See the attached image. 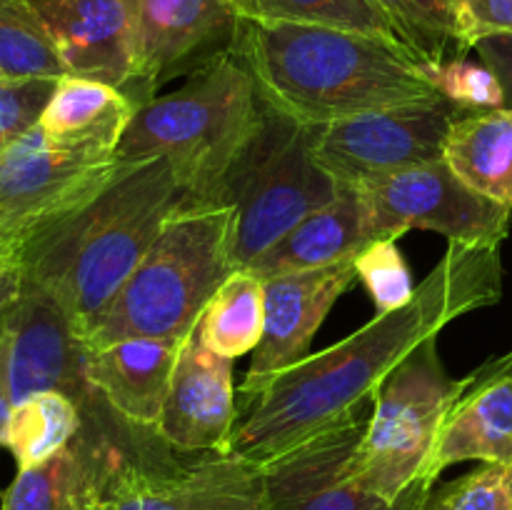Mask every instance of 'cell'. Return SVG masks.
<instances>
[{"label": "cell", "mask_w": 512, "mask_h": 510, "mask_svg": "<svg viewBox=\"0 0 512 510\" xmlns=\"http://www.w3.org/2000/svg\"><path fill=\"white\" fill-rule=\"evenodd\" d=\"M0 73L43 80L68 75L30 0H0Z\"/></svg>", "instance_id": "cell-27"}, {"label": "cell", "mask_w": 512, "mask_h": 510, "mask_svg": "<svg viewBox=\"0 0 512 510\" xmlns=\"http://www.w3.org/2000/svg\"><path fill=\"white\" fill-rule=\"evenodd\" d=\"M183 205L168 158L120 165L113 183L25 260L23 280L48 288L83 338Z\"/></svg>", "instance_id": "cell-3"}, {"label": "cell", "mask_w": 512, "mask_h": 510, "mask_svg": "<svg viewBox=\"0 0 512 510\" xmlns=\"http://www.w3.org/2000/svg\"><path fill=\"white\" fill-rule=\"evenodd\" d=\"M373 405L338 420L260 465L263 510H420L430 488L420 485L400 503L368 493L353 475V458Z\"/></svg>", "instance_id": "cell-12"}, {"label": "cell", "mask_w": 512, "mask_h": 510, "mask_svg": "<svg viewBox=\"0 0 512 510\" xmlns=\"http://www.w3.org/2000/svg\"><path fill=\"white\" fill-rule=\"evenodd\" d=\"M355 273L373 298L378 313L405 308L415 298L413 275L398 248V238L373 240L355 258Z\"/></svg>", "instance_id": "cell-29"}, {"label": "cell", "mask_w": 512, "mask_h": 510, "mask_svg": "<svg viewBox=\"0 0 512 510\" xmlns=\"http://www.w3.org/2000/svg\"><path fill=\"white\" fill-rule=\"evenodd\" d=\"M230 233L233 208L178 210L83 335L85 348L125 338L185 343L220 285L235 273Z\"/></svg>", "instance_id": "cell-5"}, {"label": "cell", "mask_w": 512, "mask_h": 510, "mask_svg": "<svg viewBox=\"0 0 512 510\" xmlns=\"http://www.w3.org/2000/svg\"><path fill=\"white\" fill-rule=\"evenodd\" d=\"M405 45L428 63H440L455 45L458 0H373Z\"/></svg>", "instance_id": "cell-28"}, {"label": "cell", "mask_w": 512, "mask_h": 510, "mask_svg": "<svg viewBox=\"0 0 512 510\" xmlns=\"http://www.w3.org/2000/svg\"><path fill=\"white\" fill-rule=\"evenodd\" d=\"M20 285H23V273H20V268L0 265V328H3V320L5 315H8L10 305H13L15 298L20 295Z\"/></svg>", "instance_id": "cell-35"}, {"label": "cell", "mask_w": 512, "mask_h": 510, "mask_svg": "<svg viewBox=\"0 0 512 510\" xmlns=\"http://www.w3.org/2000/svg\"><path fill=\"white\" fill-rule=\"evenodd\" d=\"M473 50H478L480 60L498 75L505 88V108H512V35L480 40Z\"/></svg>", "instance_id": "cell-34"}, {"label": "cell", "mask_w": 512, "mask_h": 510, "mask_svg": "<svg viewBox=\"0 0 512 510\" xmlns=\"http://www.w3.org/2000/svg\"><path fill=\"white\" fill-rule=\"evenodd\" d=\"M235 423L233 360L205 348L193 330L180 345L155 433L175 453H225Z\"/></svg>", "instance_id": "cell-17"}, {"label": "cell", "mask_w": 512, "mask_h": 510, "mask_svg": "<svg viewBox=\"0 0 512 510\" xmlns=\"http://www.w3.org/2000/svg\"><path fill=\"white\" fill-rule=\"evenodd\" d=\"M68 75L123 90L133 70L130 0H30Z\"/></svg>", "instance_id": "cell-18"}, {"label": "cell", "mask_w": 512, "mask_h": 510, "mask_svg": "<svg viewBox=\"0 0 512 510\" xmlns=\"http://www.w3.org/2000/svg\"><path fill=\"white\" fill-rule=\"evenodd\" d=\"M180 345L163 338H125L100 345L88 350L85 375L120 418L140 428H155Z\"/></svg>", "instance_id": "cell-19"}, {"label": "cell", "mask_w": 512, "mask_h": 510, "mask_svg": "<svg viewBox=\"0 0 512 510\" xmlns=\"http://www.w3.org/2000/svg\"><path fill=\"white\" fill-rule=\"evenodd\" d=\"M228 3L240 20L328 25V28L398 38L390 18L373 0H228Z\"/></svg>", "instance_id": "cell-26"}, {"label": "cell", "mask_w": 512, "mask_h": 510, "mask_svg": "<svg viewBox=\"0 0 512 510\" xmlns=\"http://www.w3.org/2000/svg\"><path fill=\"white\" fill-rule=\"evenodd\" d=\"M0 78H5V75H3V73H0Z\"/></svg>", "instance_id": "cell-38"}, {"label": "cell", "mask_w": 512, "mask_h": 510, "mask_svg": "<svg viewBox=\"0 0 512 510\" xmlns=\"http://www.w3.org/2000/svg\"><path fill=\"white\" fill-rule=\"evenodd\" d=\"M0 335L5 340L13 403L50 390L68 395L78 408L100 398L85 375L88 348L68 310L48 288L23 280Z\"/></svg>", "instance_id": "cell-13"}, {"label": "cell", "mask_w": 512, "mask_h": 510, "mask_svg": "<svg viewBox=\"0 0 512 510\" xmlns=\"http://www.w3.org/2000/svg\"><path fill=\"white\" fill-rule=\"evenodd\" d=\"M438 338L413 350L375 393L368 425L353 458V475L368 493L400 503L425 485V465L463 380H450L438 358Z\"/></svg>", "instance_id": "cell-8"}, {"label": "cell", "mask_w": 512, "mask_h": 510, "mask_svg": "<svg viewBox=\"0 0 512 510\" xmlns=\"http://www.w3.org/2000/svg\"><path fill=\"white\" fill-rule=\"evenodd\" d=\"M498 35H512V0H458L455 48L460 53Z\"/></svg>", "instance_id": "cell-33"}, {"label": "cell", "mask_w": 512, "mask_h": 510, "mask_svg": "<svg viewBox=\"0 0 512 510\" xmlns=\"http://www.w3.org/2000/svg\"><path fill=\"white\" fill-rule=\"evenodd\" d=\"M338 195V180L315 160L310 125L263 105L258 133L225 183V205L233 208L230 258L235 270L248 268Z\"/></svg>", "instance_id": "cell-6"}, {"label": "cell", "mask_w": 512, "mask_h": 510, "mask_svg": "<svg viewBox=\"0 0 512 510\" xmlns=\"http://www.w3.org/2000/svg\"><path fill=\"white\" fill-rule=\"evenodd\" d=\"M263 325L265 280L248 270H235L203 310L195 333L208 350L238 360L253 355L263 338Z\"/></svg>", "instance_id": "cell-24"}, {"label": "cell", "mask_w": 512, "mask_h": 510, "mask_svg": "<svg viewBox=\"0 0 512 510\" xmlns=\"http://www.w3.org/2000/svg\"><path fill=\"white\" fill-rule=\"evenodd\" d=\"M458 115V105L443 98L310 125L315 160L340 188H365L443 158L445 138Z\"/></svg>", "instance_id": "cell-10"}, {"label": "cell", "mask_w": 512, "mask_h": 510, "mask_svg": "<svg viewBox=\"0 0 512 510\" xmlns=\"http://www.w3.org/2000/svg\"><path fill=\"white\" fill-rule=\"evenodd\" d=\"M373 240L380 238L365 195L358 188H340V195L333 203L308 215L268 253L243 270L258 278H273V275L328 268L358 258L360 250L368 248Z\"/></svg>", "instance_id": "cell-20"}, {"label": "cell", "mask_w": 512, "mask_h": 510, "mask_svg": "<svg viewBox=\"0 0 512 510\" xmlns=\"http://www.w3.org/2000/svg\"><path fill=\"white\" fill-rule=\"evenodd\" d=\"M105 145H70L35 125L0 153V265L25 260L83 213L118 175Z\"/></svg>", "instance_id": "cell-7"}, {"label": "cell", "mask_w": 512, "mask_h": 510, "mask_svg": "<svg viewBox=\"0 0 512 510\" xmlns=\"http://www.w3.org/2000/svg\"><path fill=\"white\" fill-rule=\"evenodd\" d=\"M230 50L248 65L263 105L303 125L443 100L428 60L388 35L240 20Z\"/></svg>", "instance_id": "cell-2"}, {"label": "cell", "mask_w": 512, "mask_h": 510, "mask_svg": "<svg viewBox=\"0 0 512 510\" xmlns=\"http://www.w3.org/2000/svg\"><path fill=\"white\" fill-rule=\"evenodd\" d=\"M138 105L120 88L100 80L63 75L38 120L48 138L70 145L118 148Z\"/></svg>", "instance_id": "cell-23"}, {"label": "cell", "mask_w": 512, "mask_h": 510, "mask_svg": "<svg viewBox=\"0 0 512 510\" xmlns=\"http://www.w3.org/2000/svg\"><path fill=\"white\" fill-rule=\"evenodd\" d=\"M443 160L475 193L512 208V108L460 110Z\"/></svg>", "instance_id": "cell-22"}, {"label": "cell", "mask_w": 512, "mask_h": 510, "mask_svg": "<svg viewBox=\"0 0 512 510\" xmlns=\"http://www.w3.org/2000/svg\"><path fill=\"white\" fill-rule=\"evenodd\" d=\"M83 415L63 393H35L10 408L3 430V448L13 453L18 470L35 468L53 458L78 435Z\"/></svg>", "instance_id": "cell-25"}, {"label": "cell", "mask_w": 512, "mask_h": 510, "mask_svg": "<svg viewBox=\"0 0 512 510\" xmlns=\"http://www.w3.org/2000/svg\"><path fill=\"white\" fill-rule=\"evenodd\" d=\"M463 460L512 463V375L488 380L455 400L435 440L423 480L435 485L445 468Z\"/></svg>", "instance_id": "cell-21"}, {"label": "cell", "mask_w": 512, "mask_h": 510, "mask_svg": "<svg viewBox=\"0 0 512 510\" xmlns=\"http://www.w3.org/2000/svg\"><path fill=\"white\" fill-rule=\"evenodd\" d=\"M173 453L143 465L113 510H263L260 465L228 453L195 460Z\"/></svg>", "instance_id": "cell-16"}, {"label": "cell", "mask_w": 512, "mask_h": 510, "mask_svg": "<svg viewBox=\"0 0 512 510\" xmlns=\"http://www.w3.org/2000/svg\"><path fill=\"white\" fill-rule=\"evenodd\" d=\"M510 475H512V463H510Z\"/></svg>", "instance_id": "cell-37"}, {"label": "cell", "mask_w": 512, "mask_h": 510, "mask_svg": "<svg viewBox=\"0 0 512 510\" xmlns=\"http://www.w3.org/2000/svg\"><path fill=\"white\" fill-rule=\"evenodd\" d=\"M265 280L263 338L253 350L240 395L253 400L288 368L310 355V343L340 295L358 280L355 258L328 268L273 275Z\"/></svg>", "instance_id": "cell-15"}, {"label": "cell", "mask_w": 512, "mask_h": 510, "mask_svg": "<svg viewBox=\"0 0 512 510\" xmlns=\"http://www.w3.org/2000/svg\"><path fill=\"white\" fill-rule=\"evenodd\" d=\"M80 415L78 435L60 453L18 470L0 510H113L133 475L170 450L155 428L120 418L103 395Z\"/></svg>", "instance_id": "cell-9"}, {"label": "cell", "mask_w": 512, "mask_h": 510, "mask_svg": "<svg viewBox=\"0 0 512 510\" xmlns=\"http://www.w3.org/2000/svg\"><path fill=\"white\" fill-rule=\"evenodd\" d=\"M10 408H13V400H10V388H8V358H5V340L0 335V445H3V430L5 420H8Z\"/></svg>", "instance_id": "cell-36"}, {"label": "cell", "mask_w": 512, "mask_h": 510, "mask_svg": "<svg viewBox=\"0 0 512 510\" xmlns=\"http://www.w3.org/2000/svg\"><path fill=\"white\" fill-rule=\"evenodd\" d=\"M58 80L0 78V153L38 125Z\"/></svg>", "instance_id": "cell-32"}, {"label": "cell", "mask_w": 512, "mask_h": 510, "mask_svg": "<svg viewBox=\"0 0 512 510\" xmlns=\"http://www.w3.org/2000/svg\"><path fill=\"white\" fill-rule=\"evenodd\" d=\"M428 75L438 93L460 110L505 108V88L485 63L465 58L428 63Z\"/></svg>", "instance_id": "cell-31"}, {"label": "cell", "mask_w": 512, "mask_h": 510, "mask_svg": "<svg viewBox=\"0 0 512 510\" xmlns=\"http://www.w3.org/2000/svg\"><path fill=\"white\" fill-rule=\"evenodd\" d=\"M133 70L123 93L135 105L155 98L173 75L233 45L240 18L228 0H130Z\"/></svg>", "instance_id": "cell-14"}, {"label": "cell", "mask_w": 512, "mask_h": 510, "mask_svg": "<svg viewBox=\"0 0 512 510\" xmlns=\"http://www.w3.org/2000/svg\"><path fill=\"white\" fill-rule=\"evenodd\" d=\"M420 510H512L510 465L483 463L463 478L430 488Z\"/></svg>", "instance_id": "cell-30"}, {"label": "cell", "mask_w": 512, "mask_h": 510, "mask_svg": "<svg viewBox=\"0 0 512 510\" xmlns=\"http://www.w3.org/2000/svg\"><path fill=\"white\" fill-rule=\"evenodd\" d=\"M500 248L448 243L405 308L378 313L340 343L280 373L235 423L225 453L265 465L338 420L373 405L388 375L425 340L500 300Z\"/></svg>", "instance_id": "cell-1"}, {"label": "cell", "mask_w": 512, "mask_h": 510, "mask_svg": "<svg viewBox=\"0 0 512 510\" xmlns=\"http://www.w3.org/2000/svg\"><path fill=\"white\" fill-rule=\"evenodd\" d=\"M358 190L368 200L378 238H400L413 228L470 248H500L508 238L512 208L468 188L443 158Z\"/></svg>", "instance_id": "cell-11"}, {"label": "cell", "mask_w": 512, "mask_h": 510, "mask_svg": "<svg viewBox=\"0 0 512 510\" xmlns=\"http://www.w3.org/2000/svg\"><path fill=\"white\" fill-rule=\"evenodd\" d=\"M263 120L255 80L233 53L213 55L170 95L138 105L115 155L120 165L168 158L183 210L228 208L225 183Z\"/></svg>", "instance_id": "cell-4"}]
</instances>
